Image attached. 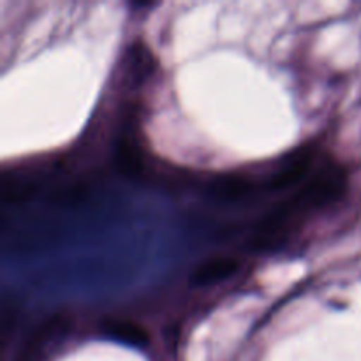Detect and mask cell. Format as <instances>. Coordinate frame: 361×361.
<instances>
[{
	"label": "cell",
	"instance_id": "obj_3",
	"mask_svg": "<svg viewBox=\"0 0 361 361\" xmlns=\"http://www.w3.org/2000/svg\"><path fill=\"white\" fill-rule=\"evenodd\" d=\"M115 164L127 178H141L143 175V154L133 136H122L115 152Z\"/></svg>",
	"mask_w": 361,
	"mask_h": 361
},
{
	"label": "cell",
	"instance_id": "obj_6",
	"mask_svg": "<svg viewBox=\"0 0 361 361\" xmlns=\"http://www.w3.org/2000/svg\"><path fill=\"white\" fill-rule=\"evenodd\" d=\"M37 183L32 182L30 178L18 176L9 171L4 175L2 196L7 203H25V201H30L37 194Z\"/></svg>",
	"mask_w": 361,
	"mask_h": 361
},
{
	"label": "cell",
	"instance_id": "obj_2",
	"mask_svg": "<svg viewBox=\"0 0 361 361\" xmlns=\"http://www.w3.org/2000/svg\"><path fill=\"white\" fill-rule=\"evenodd\" d=\"M240 268V263L236 257L231 256H214L204 259L203 263L194 268L190 275V282L194 286H210L217 282L229 279L233 274H236Z\"/></svg>",
	"mask_w": 361,
	"mask_h": 361
},
{
	"label": "cell",
	"instance_id": "obj_7",
	"mask_svg": "<svg viewBox=\"0 0 361 361\" xmlns=\"http://www.w3.org/2000/svg\"><path fill=\"white\" fill-rule=\"evenodd\" d=\"M254 190V183L240 175L224 176L212 187V192L222 200H240Z\"/></svg>",
	"mask_w": 361,
	"mask_h": 361
},
{
	"label": "cell",
	"instance_id": "obj_4",
	"mask_svg": "<svg viewBox=\"0 0 361 361\" xmlns=\"http://www.w3.org/2000/svg\"><path fill=\"white\" fill-rule=\"evenodd\" d=\"M102 330L108 337L122 341L130 345H147L150 341L148 331L140 323L133 319H123V317H108L102 323Z\"/></svg>",
	"mask_w": 361,
	"mask_h": 361
},
{
	"label": "cell",
	"instance_id": "obj_5",
	"mask_svg": "<svg viewBox=\"0 0 361 361\" xmlns=\"http://www.w3.org/2000/svg\"><path fill=\"white\" fill-rule=\"evenodd\" d=\"M312 161H314L312 150H307L303 152V154L296 155V157L286 166V168H282L281 171H277L274 176H271L270 182H268V187L274 190H281V189H286V187L295 185V183H298L300 180L305 178L310 166H312Z\"/></svg>",
	"mask_w": 361,
	"mask_h": 361
},
{
	"label": "cell",
	"instance_id": "obj_1",
	"mask_svg": "<svg viewBox=\"0 0 361 361\" xmlns=\"http://www.w3.org/2000/svg\"><path fill=\"white\" fill-rule=\"evenodd\" d=\"M69 326L71 319L67 314H55L49 319H46L25 342L16 361H41L42 353L51 344L53 338L66 334Z\"/></svg>",
	"mask_w": 361,
	"mask_h": 361
}]
</instances>
